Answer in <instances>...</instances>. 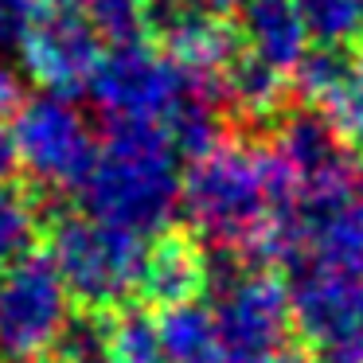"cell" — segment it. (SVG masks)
Listing matches in <instances>:
<instances>
[{
	"label": "cell",
	"instance_id": "1",
	"mask_svg": "<svg viewBox=\"0 0 363 363\" xmlns=\"http://www.w3.org/2000/svg\"><path fill=\"white\" fill-rule=\"evenodd\" d=\"M297 180L274 149L223 141L184 172L180 211L207 246H230L262 266V246L281 215L297 211Z\"/></svg>",
	"mask_w": 363,
	"mask_h": 363
},
{
	"label": "cell",
	"instance_id": "2",
	"mask_svg": "<svg viewBox=\"0 0 363 363\" xmlns=\"http://www.w3.org/2000/svg\"><path fill=\"white\" fill-rule=\"evenodd\" d=\"M180 152L164 121L106 118V137L94 168L79 184L82 215H94L137 235H164L180 211Z\"/></svg>",
	"mask_w": 363,
	"mask_h": 363
},
{
	"label": "cell",
	"instance_id": "3",
	"mask_svg": "<svg viewBox=\"0 0 363 363\" xmlns=\"http://www.w3.org/2000/svg\"><path fill=\"white\" fill-rule=\"evenodd\" d=\"M215 313V344L227 363H305L308 352L293 344L289 281L274 269L238 262L207 281Z\"/></svg>",
	"mask_w": 363,
	"mask_h": 363
},
{
	"label": "cell",
	"instance_id": "4",
	"mask_svg": "<svg viewBox=\"0 0 363 363\" xmlns=\"http://www.w3.org/2000/svg\"><path fill=\"white\" fill-rule=\"evenodd\" d=\"M48 254L79 305L118 308L141 293L149 242L94 215H59L48 227Z\"/></svg>",
	"mask_w": 363,
	"mask_h": 363
},
{
	"label": "cell",
	"instance_id": "5",
	"mask_svg": "<svg viewBox=\"0 0 363 363\" xmlns=\"http://www.w3.org/2000/svg\"><path fill=\"white\" fill-rule=\"evenodd\" d=\"M90 98L106 118H145V121H168L176 106L191 94H207L223 102L219 82L196 79L184 71L164 48H149L145 40L118 43L102 55V67L90 79Z\"/></svg>",
	"mask_w": 363,
	"mask_h": 363
},
{
	"label": "cell",
	"instance_id": "6",
	"mask_svg": "<svg viewBox=\"0 0 363 363\" xmlns=\"http://www.w3.org/2000/svg\"><path fill=\"white\" fill-rule=\"evenodd\" d=\"M12 137H16L20 168L40 188H79L102 149L79 106L51 90L16 102Z\"/></svg>",
	"mask_w": 363,
	"mask_h": 363
},
{
	"label": "cell",
	"instance_id": "7",
	"mask_svg": "<svg viewBox=\"0 0 363 363\" xmlns=\"http://www.w3.org/2000/svg\"><path fill=\"white\" fill-rule=\"evenodd\" d=\"M71 289L51 254H24L0 266V363L51 352L71 316Z\"/></svg>",
	"mask_w": 363,
	"mask_h": 363
},
{
	"label": "cell",
	"instance_id": "8",
	"mask_svg": "<svg viewBox=\"0 0 363 363\" xmlns=\"http://www.w3.org/2000/svg\"><path fill=\"white\" fill-rule=\"evenodd\" d=\"M297 336L308 347H363V262L305 254L289 262Z\"/></svg>",
	"mask_w": 363,
	"mask_h": 363
},
{
	"label": "cell",
	"instance_id": "9",
	"mask_svg": "<svg viewBox=\"0 0 363 363\" xmlns=\"http://www.w3.org/2000/svg\"><path fill=\"white\" fill-rule=\"evenodd\" d=\"M102 43L106 40L90 28L86 16L71 9H43L20 48V59L40 90L74 98L86 94L94 71L102 67Z\"/></svg>",
	"mask_w": 363,
	"mask_h": 363
},
{
	"label": "cell",
	"instance_id": "10",
	"mask_svg": "<svg viewBox=\"0 0 363 363\" xmlns=\"http://www.w3.org/2000/svg\"><path fill=\"white\" fill-rule=\"evenodd\" d=\"M149 32L160 48L196 79H211L223 86V71L238 55L242 35L238 24L199 0H149Z\"/></svg>",
	"mask_w": 363,
	"mask_h": 363
},
{
	"label": "cell",
	"instance_id": "11",
	"mask_svg": "<svg viewBox=\"0 0 363 363\" xmlns=\"http://www.w3.org/2000/svg\"><path fill=\"white\" fill-rule=\"evenodd\" d=\"M207 289V246L184 230H168L149 246L137 297L149 308H172Z\"/></svg>",
	"mask_w": 363,
	"mask_h": 363
},
{
	"label": "cell",
	"instance_id": "12",
	"mask_svg": "<svg viewBox=\"0 0 363 363\" xmlns=\"http://www.w3.org/2000/svg\"><path fill=\"white\" fill-rule=\"evenodd\" d=\"M235 16L242 48L285 74H293V67L313 48L305 20L297 12V0H246Z\"/></svg>",
	"mask_w": 363,
	"mask_h": 363
},
{
	"label": "cell",
	"instance_id": "13",
	"mask_svg": "<svg viewBox=\"0 0 363 363\" xmlns=\"http://www.w3.org/2000/svg\"><path fill=\"white\" fill-rule=\"evenodd\" d=\"M285 71L238 48V55L223 71V102H230L246 121H277L285 113V94L293 90L285 86Z\"/></svg>",
	"mask_w": 363,
	"mask_h": 363
},
{
	"label": "cell",
	"instance_id": "14",
	"mask_svg": "<svg viewBox=\"0 0 363 363\" xmlns=\"http://www.w3.org/2000/svg\"><path fill=\"white\" fill-rule=\"evenodd\" d=\"M55 363H113V308H71L51 344Z\"/></svg>",
	"mask_w": 363,
	"mask_h": 363
},
{
	"label": "cell",
	"instance_id": "15",
	"mask_svg": "<svg viewBox=\"0 0 363 363\" xmlns=\"http://www.w3.org/2000/svg\"><path fill=\"white\" fill-rule=\"evenodd\" d=\"M355 63H359V55H355L352 48L313 43V48L305 51V59H301V63L293 67V74H289L293 94H297L301 102H308V106L320 110V106L347 82V74L355 71Z\"/></svg>",
	"mask_w": 363,
	"mask_h": 363
},
{
	"label": "cell",
	"instance_id": "16",
	"mask_svg": "<svg viewBox=\"0 0 363 363\" xmlns=\"http://www.w3.org/2000/svg\"><path fill=\"white\" fill-rule=\"evenodd\" d=\"M157 320H160L164 352L172 363L219 352V344H215V313H211V305H203L199 297L184 301V305H172V308H160Z\"/></svg>",
	"mask_w": 363,
	"mask_h": 363
},
{
	"label": "cell",
	"instance_id": "17",
	"mask_svg": "<svg viewBox=\"0 0 363 363\" xmlns=\"http://www.w3.org/2000/svg\"><path fill=\"white\" fill-rule=\"evenodd\" d=\"M113 363H172L160 340V320L141 297L113 308Z\"/></svg>",
	"mask_w": 363,
	"mask_h": 363
},
{
	"label": "cell",
	"instance_id": "18",
	"mask_svg": "<svg viewBox=\"0 0 363 363\" xmlns=\"http://www.w3.org/2000/svg\"><path fill=\"white\" fill-rule=\"evenodd\" d=\"M297 12L313 43L328 48L363 43V0H297Z\"/></svg>",
	"mask_w": 363,
	"mask_h": 363
},
{
	"label": "cell",
	"instance_id": "19",
	"mask_svg": "<svg viewBox=\"0 0 363 363\" xmlns=\"http://www.w3.org/2000/svg\"><path fill=\"white\" fill-rule=\"evenodd\" d=\"M40 242V203L16 184H0V266L32 254Z\"/></svg>",
	"mask_w": 363,
	"mask_h": 363
},
{
	"label": "cell",
	"instance_id": "20",
	"mask_svg": "<svg viewBox=\"0 0 363 363\" xmlns=\"http://www.w3.org/2000/svg\"><path fill=\"white\" fill-rule=\"evenodd\" d=\"M79 16L90 20L106 43H137L149 35V0H74Z\"/></svg>",
	"mask_w": 363,
	"mask_h": 363
},
{
	"label": "cell",
	"instance_id": "21",
	"mask_svg": "<svg viewBox=\"0 0 363 363\" xmlns=\"http://www.w3.org/2000/svg\"><path fill=\"white\" fill-rule=\"evenodd\" d=\"M320 110H324V118L332 121L340 141L363 157V55H359V63H355V71L347 74V82L320 106Z\"/></svg>",
	"mask_w": 363,
	"mask_h": 363
},
{
	"label": "cell",
	"instance_id": "22",
	"mask_svg": "<svg viewBox=\"0 0 363 363\" xmlns=\"http://www.w3.org/2000/svg\"><path fill=\"white\" fill-rule=\"evenodd\" d=\"M43 9H48L43 0H0V55L24 48Z\"/></svg>",
	"mask_w": 363,
	"mask_h": 363
},
{
	"label": "cell",
	"instance_id": "23",
	"mask_svg": "<svg viewBox=\"0 0 363 363\" xmlns=\"http://www.w3.org/2000/svg\"><path fill=\"white\" fill-rule=\"evenodd\" d=\"M16 168H20V152H16V137H12V121H0V184Z\"/></svg>",
	"mask_w": 363,
	"mask_h": 363
},
{
	"label": "cell",
	"instance_id": "24",
	"mask_svg": "<svg viewBox=\"0 0 363 363\" xmlns=\"http://www.w3.org/2000/svg\"><path fill=\"white\" fill-rule=\"evenodd\" d=\"M305 363H363V347H308Z\"/></svg>",
	"mask_w": 363,
	"mask_h": 363
},
{
	"label": "cell",
	"instance_id": "25",
	"mask_svg": "<svg viewBox=\"0 0 363 363\" xmlns=\"http://www.w3.org/2000/svg\"><path fill=\"white\" fill-rule=\"evenodd\" d=\"M16 102V74L9 67H0V110Z\"/></svg>",
	"mask_w": 363,
	"mask_h": 363
},
{
	"label": "cell",
	"instance_id": "26",
	"mask_svg": "<svg viewBox=\"0 0 363 363\" xmlns=\"http://www.w3.org/2000/svg\"><path fill=\"white\" fill-rule=\"evenodd\" d=\"M207 4H211L215 12H223V16H230V12H238L246 4V0H207Z\"/></svg>",
	"mask_w": 363,
	"mask_h": 363
},
{
	"label": "cell",
	"instance_id": "27",
	"mask_svg": "<svg viewBox=\"0 0 363 363\" xmlns=\"http://www.w3.org/2000/svg\"><path fill=\"white\" fill-rule=\"evenodd\" d=\"M180 363H227L219 352H207V355H196V359H180Z\"/></svg>",
	"mask_w": 363,
	"mask_h": 363
},
{
	"label": "cell",
	"instance_id": "28",
	"mask_svg": "<svg viewBox=\"0 0 363 363\" xmlns=\"http://www.w3.org/2000/svg\"><path fill=\"white\" fill-rule=\"evenodd\" d=\"M20 363H55V359H51V355H48V359H43V355H35V359H20Z\"/></svg>",
	"mask_w": 363,
	"mask_h": 363
}]
</instances>
